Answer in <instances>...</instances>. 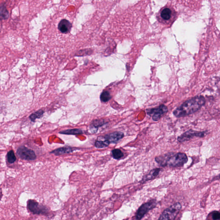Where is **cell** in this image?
<instances>
[{"label": "cell", "mask_w": 220, "mask_h": 220, "mask_svg": "<svg viewBox=\"0 0 220 220\" xmlns=\"http://www.w3.org/2000/svg\"><path fill=\"white\" fill-rule=\"evenodd\" d=\"M124 136V134L122 132H115L106 135L105 139L108 141L110 143H116Z\"/></svg>", "instance_id": "cell-9"}, {"label": "cell", "mask_w": 220, "mask_h": 220, "mask_svg": "<svg viewBox=\"0 0 220 220\" xmlns=\"http://www.w3.org/2000/svg\"><path fill=\"white\" fill-rule=\"evenodd\" d=\"M207 131H197L190 129L182 134L177 138V140L180 143L188 141L194 137L203 138L207 135Z\"/></svg>", "instance_id": "cell-5"}, {"label": "cell", "mask_w": 220, "mask_h": 220, "mask_svg": "<svg viewBox=\"0 0 220 220\" xmlns=\"http://www.w3.org/2000/svg\"><path fill=\"white\" fill-rule=\"evenodd\" d=\"M17 153L22 159L27 160H35L36 155L33 150L22 146L17 149Z\"/></svg>", "instance_id": "cell-8"}, {"label": "cell", "mask_w": 220, "mask_h": 220, "mask_svg": "<svg viewBox=\"0 0 220 220\" xmlns=\"http://www.w3.org/2000/svg\"><path fill=\"white\" fill-rule=\"evenodd\" d=\"M212 218L213 220H219L220 214L218 211H214L212 214Z\"/></svg>", "instance_id": "cell-22"}, {"label": "cell", "mask_w": 220, "mask_h": 220, "mask_svg": "<svg viewBox=\"0 0 220 220\" xmlns=\"http://www.w3.org/2000/svg\"><path fill=\"white\" fill-rule=\"evenodd\" d=\"M44 113V110H38V111H36V112H34L32 114L30 115V116H29V118L31 121L32 122H34L35 120L37 118L39 119V118H40L42 117Z\"/></svg>", "instance_id": "cell-15"}, {"label": "cell", "mask_w": 220, "mask_h": 220, "mask_svg": "<svg viewBox=\"0 0 220 220\" xmlns=\"http://www.w3.org/2000/svg\"><path fill=\"white\" fill-rule=\"evenodd\" d=\"M111 98L110 93L107 91L102 92L100 96V100L102 102H107L110 100Z\"/></svg>", "instance_id": "cell-18"}, {"label": "cell", "mask_w": 220, "mask_h": 220, "mask_svg": "<svg viewBox=\"0 0 220 220\" xmlns=\"http://www.w3.org/2000/svg\"><path fill=\"white\" fill-rule=\"evenodd\" d=\"M182 205L177 203L166 209L158 220H174L182 209Z\"/></svg>", "instance_id": "cell-3"}, {"label": "cell", "mask_w": 220, "mask_h": 220, "mask_svg": "<svg viewBox=\"0 0 220 220\" xmlns=\"http://www.w3.org/2000/svg\"><path fill=\"white\" fill-rule=\"evenodd\" d=\"M188 160L187 154L182 152H169L155 158V161L163 167H182Z\"/></svg>", "instance_id": "cell-2"}, {"label": "cell", "mask_w": 220, "mask_h": 220, "mask_svg": "<svg viewBox=\"0 0 220 220\" xmlns=\"http://www.w3.org/2000/svg\"><path fill=\"white\" fill-rule=\"evenodd\" d=\"M157 205V202L155 200H151L148 202L142 204L139 208L136 213V215H135L136 220H141L150 210L155 208Z\"/></svg>", "instance_id": "cell-6"}, {"label": "cell", "mask_w": 220, "mask_h": 220, "mask_svg": "<svg viewBox=\"0 0 220 220\" xmlns=\"http://www.w3.org/2000/svg\"><path fill=\"white\" fill-rule=\"evenodd\" d=\"M60 134L66 135H79L83 133L82 131L80 129H68L59 132Z\"/></svg>", "instance_id": "cell-17"}, {"label": "cell", "mask_w": 220, "mask_h": 220, "mask_svg": "<svg viewBox=\"0 0 220 220\" xmlns=\"http://www.w3.org/2000/svg\"><path fill=\"white\" fill-rule=\"evenodd\" d=\"M73 151L72 148L70 147H62L52 151L51 153H54L56 155H62L65 153H69Z\"/></svg>", "instance_id": "cell-12"}, {"label": "cell", "mask_w": 220, "mask_h": 220, "mask_svg": "<svg viewBox=\"0 0 220 220\" xmlns=\"http://www.w3.org/2000/svg\"><path fill=\"white\" fill-rule=\"evenodd\" d=\"M112 156L114 158L119 159L121 158L123 156V153L119 149H115L112 151Z\"/></svg>", "instance_id": "cell-19"}, {"label": "cell", "mask_w": 220, "mask_h": 220, "mask_svg": "<svg viewBox=\"0 0 220 220\" xmlns=\"http://www.w3.org/2000/svg\"><path fill=\"white\" fill-rule=\"evenodd\" d=\"M206 100L202 96H195L187 100L173 111V114L177 118L185 117L200 110L206 104Z\"/></svg>", "instance_id": "cell-1"}, {"label": "cell", "mask_w": 220, "mask_h": 220, "mask_svg": "<svg viewBox=\"0 0 220 220\" xmlns=\"http://www.w3.org/2000/svg\"><path fill=\"white\" fill-rule=\"evenodd\" d=\"M9 17V13L6 7H0V20H7Z\"/></svg>", "instance_id": "cell-13"}, {"label": "cell", "mask_w": 220, "mask_h": 220, "mask_svg": "<svg viewBox=\"0 0 220 220\" xmlns=\"http://www.w3.org/2000/svg\"><path fill=\"white\" fill-rule=\"evenodd\" d=\"M72 27V25L69 21L64 19L62 20L58 25L59 31L63 33L66 34L70 32Z\"/></svg>", "instance_id": "cell-11"}, {"label": "cell", "mask_w": 220, "mask_h": 220, "mask_svg": "<svg viewBox=\"0 0 220 220\" xmlns=\"http://www.w3.org/2000/svg\"><path fill=\"white\" fill-rule=\"evenodd\" d=\"M109 141L107 140L104 139V140H102L99 139L96 141L95 143L96 147L98 148H104V147H107L109 145Z\"/></svg>", "instance_id": "cell-16"}, {"label": "cell", "mask_w": 220, "mask_h": 220, "mask_svg": "<svg viewBox=\"0 0 220 220\" xmlns=\"http://www.w3.org/2000/svg\"><path fill=\"white\" fill-rule=\"evenodd\" d=\"M7 159L8 162L10 163H13L16 161V157L13 151L11 150L8 152L7 154Z\"/></svg>", "instance_id": "cell-20"}, {"label": "cell", "mask_w": 220, "mask_h": 220, "mask_svg": "<svg viewBox=\"0 0 220 220\" xmlns=\"http://www.w3.org/2000/svg\"><path fill=\"white\" fill-rule=\"evenodd\" d=\"M105 124V122H102V120H95L93 122V126H94L95 128H98L99 127L102 126L103 124Z\"/></svg>", "instance_id": "cell-21"}, {"label": "cell", "mask_w": 220, "mask_h": 220, "mask_svg": "<svg viewBox=\"0 0 220 220\" xmlns=\"http://www.w3.org/2000/svg\"><path fill=\"white\" fill-rule=\"evenodd\" d=\"M162 169L160 168H156L153 169L150 171V172L147 175L143 177L141 181V183H144L147 181L153 180L156 178L160 173Z\"/></svg>", "instance_id": "cell-10"}, {"label": "cell", "mask_w": 220, "mask_h": 220, "mask_svg": "<svg viewBox=\"0 0 220 220\" xmlns=\"http://www.w3.org/2000/svg\"><path fill=\"white\" fill-rule=\"evenodd\" d=\"M0 199H1V196H0Z\"/></svg>", "instance_id": "cell-23"}, {"label": "cell", "mask_w": 220, "mask_h": 220, "mask_svg": "<svg viewBox=\"0 0 220 220\" xmlns=\"http://www.w3.org/2000/svg\"><path fill=\"white\" fill-rule=\"evenodd\" d=\"M171 10L168 8L164 9L161 12V16L163 20H170L171 17Z\"/></svg>", "instance_id": "cell-14"}, {"label": "cell", "mask_w": 220, "mask_h": 220, "mask_svg": "<svg viewBox=\"0 0 220 220\" xmlns=\"http://www.w3.org/2000/svg\"><path fill=\"white\" fill-rule=\"evenodd\" d=\"M146 111L147 115L151 116L153 120L157 122L168 112V108L166 106L162 104L157 107L147 109Z\"/></svg>", "instance_id": "cell-4"}, {"label": "cell", "mask_w": 220, "mask_h": 220, "mask_svg": "<svg viewBox=\"0 0 220 220\" xmlns=\"http://www.w3.org/2000/svg\"><path fill=\"white\" fill-rule=\"evenodd\" d=\"M27 207L32 213L34 214L46 215L48 213V209L47 207L39 204L34 200L28 201Z\"/></svg>", "instance_id": "cell-7"}]
</instances>
